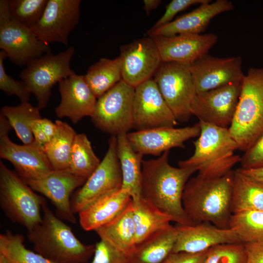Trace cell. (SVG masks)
Instances as JSON below:
<instances>
[{
    "instance_id": "cell-1",
    "label": "cell",
    "mask_w": 263,
    "mask_h": 263,
    "mask_svg": "<svg viewBox=\"0 0 263 263\" xmlns=\"http://www.w3.org/2000/svg\"><path fill=\"white\" fill-rule=\"evenodd\" d=\"M169 154L167 151L158 158L143 160L141 197L171 217L176 224L195 225L184 209L182 196L187 182L198 169L172 166Z\"/></svg>"
},
{
    "instance_id": "cell-2",
    "label": "cell",
    "mask_w": 263,
    "mask_h": 263,
    "mask_svg": "<svg viewBox=\"0 0 263 263\" xmlns=\"http://www.w3.org/2000/svg\"><path fill=\"white\" fill-rule=\"evenodd\" d=\"M233 171L215 177L198 174L188 181L182 203L195 225L207 223L220 228H230Z\"/></svg>"
},
{
    "instance_id": "cell-3",
    "label": "cell",
    "mask_w": 263,
    "mask_h": 263,
    "mask_svg": "<svg viewBox=\"0 0 263 263\" xmlns=\"http://www.w3.org/2000/svg\"><path fill=\"white\" fill-rule=\"evenodd\" d=\"M41 222L28 231L35 252L53 263H86L94 255L95 245L83 244L71 228L57 217L45 199Z\"/></svg>"
},
{
    "instance_id": "cell-4",
    "label": "cell",
    "mask_w": 263,
    "mask_h": 263,
    "mask_svg": "<svg viewBox=\"0 0 263 263\" xmlns=\"http://www.w3.org/2000/svg\"><path fill=\"white\" fill-rule=\"evenodd\" d=\"M201 132L193 142L194 151L188 159L181 161V168H196L198 174L207 177H219L231 171L241 157L234 154L238 145L228 128L199 120Z\"/></svg>"
},
{
    "instance_id": "cell-5",
    "label": "cell",
    "mask_w": 263,
    "mask_h": 263,
    "mask_svg": "<svg viewBox=\"0 0 263 263\" xmlns=\"http://www.w3.org/2000/svg\"><path fill=\"white\" fill-rule=\"evenodd\" d=\"M228 130L238 150L244 152L263 134V68H250L245 75Z\"/></svg>"
},
{
    "instance_id": "cell-6",
    "label": "cell",
    "mask_w": 263,
    "mask_h": 263,
    "mask_svg": "<svg viewBox=\"0 0 263 263\" xmlns=\"http://www.w3.org/2000/svg\"><path fill=\"white\" fill-rule=\"evenodd\" d=\"M44 200L0 161V206L10 221L31 230L42 220Z\"/></svg>"
},
{
    "instance_id": "cell-7",
    "label": "cell",
    "mask_w": 263,
    "mask_h": 263,
    "mask_svg": "<svg viewBox=\"0 0 263 263\" xmlns=\"http://www.w3.org/2000/svg\"><path fill=\"white\" fill-rule=\"evenodd\" d=\"M75 51L70 46L57 55L48 52L28 61L21 71L19 76L35 95L40 110L46 107L52 87L75 74L70 66Z\"/></svg>"
},
{
    "instance_id": "cell-8",
    "label": "cell",
    "mask_w": 263,
    "mask_h": 263,
    "mask_svg": "<svg viewBox=\"0 0 263 263\" xmlns=\"http://www.w3.org/2000/svg\"><path fill=\"white\" fill-rule=\"evenodd\" d=\"M134 91L122 80L98 98L91 116L94 125L112 135L128 133L133 128Z\"/></svg>"
},
{
    "instance_id": "cell-9",
    "label": "cell",
    "mask_w": 263,
    "mask_h": 263,
    "mask_svg": "<svg viewBox=\"0 0 263 263\" xmlns=\"http://www.w3.org/2000/svg\"><path fill=\"white\" fill-rule=\"evenodd\" d=\"M154 80L177 121H188L197 94L189 66L162 62L154 75Z\"/></svg>"
},
{
    "instance_id": "cell-10",
    "label": "cell",
    "mask_w": 263,
    "mask_h": 263,
    "mask_svg": "<svg viewBox=\"0 0 263 263\" xmlns=\"http://www.w3.org/2000/svg\"><path fill=\"white\" fill-rule=\"evenodd\" d=\"M0 48L19 66L51 51L49 44L39 40L30 28L13 18L7 0H0Z\"/></svg>"
},
{
    "instance_id": "cell-11",
    "label": "cell",
    "mask_w": 263,
    "mask_h": 263,
    "mask_svg": "<svg viewBox=\"0 0 263 263\" xmlns=\"http://www.w3.org/2000/svg\"><path fill=\"white\" fill-rule=\"evenodd\" d=\"M122 175L117 155V137L112 135L99 165L71 200L74 213H78L100 197L121 189Z\"/></svg>"
},
{
    "instance_id": "cell-12",
    "label": "cell",
    "mask_w": 263,
    "mask_h": 263,
    "mask_svg": "<svg viewBox=\"0 0 263 263\" xmlns=\"http://www.w3.org/2000/svg\"><path fill=\"white\" fill-rule=\"evenodd\" d=\"M80 0H48L38 22L30 29L41 41L68 45L71 32L80 17Z\"/></svg>"
},
{
    "instance_id": "cell-13",
    "label": "cell",
    "mask_w": 263,
    "mask_h": 263,
    "mask_svg": "<svg viewBox=\"0 0 263 263\" xmlns=\"http://www.w3.org/2000/svg\"><path fill=\"white\" fill-rule=\"evenodd\" d=\"M177 121L152 78L135 88L133 128L136 131L174 127Z\"/></svg>"
},
{
    "instance_id": "cell-14",
    "label": "cell",
    "mask_w": 263,
    "mask_h": 263,
    "mask_svg": "<svg viewBox=\"0 0 263 263\" xmlns=\"http://www.w3.org/2000/svg\"><path fill=\"white\" fill-rule=\"evenodd\" d=\"M242 81L196 94L191 107L192 114L199 120L228 128L235 113Z\"/></svg>"
},
{
    "instance_id": "cell-15",
    "label": "cell",
    "mask_w": 263,
    "mask_h": 263,
    "mask_svg": "<svg viewBox=\"0 0 263 263\" xmlns=\"http://www.w3.org/2000/svg\"><path fill=\"white\" fill-rule=\"evenodd\" d=\"M120 50L122 80L134 88L152 78L162 62L153 39L149 36L122 45Z\"/></svg>"
},
{
    "instance_id": "cell-16",
    "label": "cell",
    "mask_w": 263,
    "mask_h": 263,
    "mask_svg": "<svg viewBox=\"0 0 263 263\" xmlns=\"http://www.w3.org/2000/svg\"><path fill=\"white\" fill-rule=\"evenodd\" d=\"M240 56L217 57L207 54L189 65L197 94L243 81Z\"/></svg>"
},
{
    "instance_id": "cell-17",
    "label": "cell",
    "mask_w": 263,
    "mask_h": 263,
    "mask_svg": "<svg viewBox=\"0 0 263 263\" xmlns=\"http://www.w3.org/2000/svg\"><path fill=\"white\" fill-rule=\"evenodd\" d=\"M200 132L198 122L183 128L162 127L128 132L127 137L135 152L143 155L160 156L172 148H184V143L199 136Z\"/></svg>"
},
{
    "instance_id": "cell-18",
    "label": "cell",
    "mask_w": 263,
    "mask_h": 263,
    "mask_svg": "<svg viewBox=\"0 0 263 263\" xmlns=\"http://www.w3.org/2000/svg\"><path fill=\"white\" fill-rule=\"evenodd\" d=\"M23 180L33 190L51 200L60 218L72 224L76 223L71 207L70 196L75 189L85 183L86 179L67 170H53L41 178Z\"/></svg>"
},
{
    "instance_id": "cell-19",
    "label": "cell",
    "mask_w": 263,
    "mask_h": 263,
    "mask_svg": "<svg viewBox=\"0 0 263 263\" xmlns=\"http://www.w3.org/2000/svg\"><path fill=\"white\" fill-rule=\"evenodd\" d=\"M151 38L157 46L162 62H175L188 66L208 54L218 41L217 36L213 33L182 34Z\"/></svg>"
},
{
    "instance_id": "cell-20",
    "label": "cell",
    "mask_w": 263,
    "mask_h": 263,
    "mask_svg": "<svg viewBox=\"0 0 263 263\" xmlns=\"http://www.w3.org/2000/svg\"><path fill=\"white\" fill-rule=\"evenodd\" d=\"M61 100L55 111L59 118L68 117L76 124L85 116H91L97 98L84 75L75 74L59 83Z\"/></svg>"
},
{
    "instance_id": "cell-21",
    "label": "cell",
    "mask_w": 263,
    "mask_h": 263,
    "mask_svg": "<svg viewBox=\"0 0 263 263\" xmlns=\"http://www.w3.org/2000/svg\"><path fill=\"white\" fill-rule=\"evenodd\" d=\"M0 156L11 162L23 180L38 179L53 170L42 148L35 141L20 145L13 142L8 135L0 136Z\"/></svg>"
},
{
    "instance_id": "cell-22",
    "label": "cell",
    "mask_w": 263,
    "mask_h": 263,
    "mask_svg": "<svg viewBox=\"0 0 263 263\" xmlns=\"http://www.w3.org/2000/svg\"><path fill=\"white\" fill-rule=\"evenodd\" d=\"M177 240L172 252L199 253L217 245L242 243L231 229L220 228L207 223L175 226Z\"/></svg>"
},
{
    "instance_id": "cell-23",
    "label": "cell",
    "mask_w": 263,
    "mask_h": 263,
    "mask_svg": "<svg viewBox=\"0 0 263 263\" xmlns=\"http://www.w3.org/2000/svg\"><path fill=\"white\" fill-rule=\"evenodd\" d=\"M234 8L232 2L227 0H217L202 4L192 11L167 24L153 30L150 29L147 35L154 37L182 34H200L213 18L223 12L231 11Z\"/></svg>"
},
{
    "instance_id": "cell-24",
    "label": "cell",
    "mask_w": 263,
    "mask_h": 263,
    "mask_svg": "<svg viewBox=\"0 0 263 263\" xmlns=\"http://www.w3.org/2000/svg\"><path fill=\"white\" fill-rule=\"evenodd\" d=\"M132 201L130 194L121 189L100 197L78 213L81 227L87 231L96 230L119 215Z\"/></svg>"
},
{
    "instance_id": "cell-25",
    "label": "cell",
    "mask_w": 263,
    "mask_h": 263,
    "mask_svg": "<svg viewBox=\"0 0 263 263\" xmlns=\"http://www.w3.org/2000/svg\"><path fill=\"white\" fill-rule=\"evenodd\" d=\"M95 231L100 240L109 242L129 258L137 246L132 201L119 215Z\"/></svg>"
},
{
    "instance_id": "cell-26",
    "label": "cell",
    "mask_w": 263,
    "mask_h": 263,
    "mask_svg": "<svg viewBox=\"0 0 263 263\" xmlns=\"http://www.w3.org/2000/svg\"><path fill=\"white\" fill-rule=\"evenodd\" d=\"M117 155L120 165L122 185L121 189L127 192L133 202L141 198V181L143 155L135 152L130 144L127 133L116 136Z\"/></svg>"
},
{
    "instance_id": "cell-27",
    "label": "cell",
    "mask_w": 263,
    "mask_h": 263,
    "mask_svg": "<svg viewBox=\"0 0 263 263\" xmlns=\"http://www.w3.org/2000/svg\"><path fill=\"white\" fill-rule=\"evenodd\" d=\"M177 238L175 226L159 230L137 245L130 263H163L172 252Z\"/></svg>"
},
{
    "instance_id": "cell-28",
    "label": "cell",
    "mask_w": 263,
    "mask_h": 263,
    "mask_svg": "<svg viewBox=\"0 0 263 263\" xmlns=\"http://www.w3.org/2000/svg\"><path fill=\"white\" fill-rule=\"evenodd\" d=\"M263 211V186L242 172L233 171L231 211Z\"/></svg>"
},
{
    "instance_id": "cell-29",
    "label": "cell",
    "mask_w": 263,
    "mask_h": 263,
    "mask_svg": "<svg viewBox=\"0 0 263 263\" xmlns=\"http://www.w3.org/2000/svg\"><path fill=\"white\" fill-rule=\"evenodd\" d=\"M132 203L137 245L169 226L173 221L171 217L161 212L141 197L138 201Z\"/></svg>"
},
{
    "instance_id": "cell-30",
    "label": "cell",
    "mask_w": 263,
    "mask_h": 263,
    "mask_svg": "<svg viewBox=\"0 0 263 263\" xmlns=\"http://www.w3.org/2000/svg\"><path fill=\"white\" fill-rule=\"evenodd\" d=\"M85 75L93 92L99 98L122 80L120 57L114 59L103 57L91 65Z\"/></svg>"
},
{
    "instance_id": "cell-31",
    "label": "cell",
    "mask_w": 263,
    "mask_h": 263,
    "mask_svg": "<svg viewBox=\"0 0 263 263\" xmlns=\"http://www.w3.org/2000/svg\"><path fill=\"white\" fill-rule=\"evenodd\" d=\"M55 123L56 133L42 149L53 170L68 171L71 151L76 133L66 122L57 120Z\"/></svg>"
},
{
    "instance_id": "cell-32",
    "label": "cell",
    "mask_w": 263,
    "mask_h": 263,
    "mask_svg": "<svg viewBox=\"0 0 263 263\" xmlns=\"http://www.w3.org/2000/svg\"><path fill=\"white\" fill-rule=\"evenodd\" d=\"M39 110L27 102L16 106H5L1 108L0 114L8 120L23 144L28 145L35 141L31 127L34 121L42 118Z\"/></svg>"
},
{
    "instance_id": "cell-33",
    "label": "cell",
    "mask_w": 263,
    "mask_h": 263,
    "mask_svg": "<svg viewBox=\"0 0 263 263\" xmlns=\"http://www.w3.org/2000/svg\"><path fill=\"white\" fill-rule=\"evenodd\" d=\"M100 162L86 135L76 134L71 151L68 171L87 180Z\"/></svg>"
},
{
    "instance_id": "cell-34",
    "label": "cell",
    "mask_w": 263,
    "mask_h": 263,
    "mask_svg": "<svg viewBox=\"0 0 263 263\" xmlns=\"http://www.w3.org/2000/svg\"><path fill=\"white\" fill-rule=\"evenodd\" d=\"M229 227L243 244H263V211L232 214Z\"/></svg>"
},
{
    "instance_id": "cell-35",
    "label": "cell",
    "mask_w": 263,
    "mask_h": 263,
    "mask_svg": "<svg viewBox=\"0 0 263 263\" xmlns=\"http://www.w3.org/2000/svg\"><path fill=\"white\" fill-rule=\"evenodd\" d=\"M23 236L9 230L0 234V254L11 263H53L37 252L26 248Z\"/></svg>"
},
{
    "instance_id": "cell-36",
    "label": "cell",
    "mask_w": 263,
    "mask_h": 263,
    "mask_svg": "<svg viewBox=\"0 0 263 263\" xmlns=\"http://www.w3.org/2000/svg\"><path fill=\"white\" fill-rule=\"evenodd\" d=\"M47 2L48 0H10L8 6L14 19L31 28L41 17Z\"/></svg>"
},
{
    "instance_id": "cell-37",
    "label": "cell",
    "mask_w": 263,
    "mask_h": 263,
    "mask_svg": "<svg viewBox=\"0 0 263 263\" xmlns=\"http://www.w3.org/2000/svg\"><path fill=\"white\" fill-rule=\"evenodd\" d=\"M203 263H246V254L243 243L222 244L208 250Z\"/></svg>"
},
{
    "instance_id": "cell-38",
    "label": "cell",
    "mask_w": 263,
    "mask_h": 263,
    "mask_svg": "<svg viewBox=\"0 0 263 263\" xmlns=\"http://www.w3.org/2000/svg\"><path fill=\"white\" fill-rule=\"evenodd\" d=\"M7 57L3 51L0 52V89L6 94L15 95L19 97L21 103L29 102L31 93L25 83L18 81L8 75L4 67V60Z\"/></svg>"
},
{
    "instance_id": "cell-39",
    "label": "cell",
    "mask_w": 263,
    "mask_h": 263,
    "mask_svg": "<svg viewBox=\"0 0 263 263\" xmlns=\"http://www.w3.org/2000/svg\"><path fill=\"white\" fill-rule=\"evenodd\" d=\"M90 263H130L122 252L109 242L100 240L95 244L93 259Z\"/></svg>"
},
{
    "instance_id": "cell-40",
    "label": "cell",
    "mask_w": 263,
    "mask_h": 263,
    "mask_svg": "<svg viewBox=\"0 0 263 263\" xmlns=\"http://www.w3.org/2000/svg\"><path fill=\"white\" fill-rule=\"evenodd\" d=\"M210 1L209 0H172L166 6L163 16L150 29L153 30L169 23L178 13L192 5H200Z\"/></svg>"
},
{
    "instance_id": "cell-41",
    "label": "cell",
    "mask_w": 263,
    "mask_h": 263,
    "mask_svg": "<svg viewBox=\"0 0 263 263\" xmlns=\"http://www.w3.org/2000/svg\"><path fill=\"white\" fill-rule=\"evenodd\" d=\"M31 129L35 141L43 148L54 136L57 126L51 120L41 118L33 122Z\"/></svg>"
},
{
    "instance_id": "cell-42",
    "label": "cell",
    "mask_w": 263,
    "mask_h": 263,
    "mask_svg": "<svg viewBox=\"0 0 263 263\" xmlns=\"http://www.w3.org/2000/svg\"><path fill=\"white\" fill-rule=\"evenodd\" d=\"M241 169H247L263 167V134L241 157Z\"/></svg>"
},
{
    "instance_id": "cell-43",
    "label": "cell",
    "mask_w": 263,
    "mask_h": 263,
    "mask_svg": "<svg viewBox=\"0 0 263 263\" xmlns=\"http://www.w3.org/2000/svg\"><path fill=\"white\" fill-rule=\"evenodd\" d=\"M209 249L195 253L186 252H172L163 263H203L207 257Z\"/></svg>"
},
{
    "instance_id": "cell-44",
    "label": "cell",
    "mask_w": 263,
    "mask_h": 263,
    "mask_svg": "<svg viewBox=\"0 0 263 263\" xmlns=\"http://www.w3.org/2000/svg\"><path fill=\"white\" fill-rule=\"evenodd\" d=\"M246 263H263V244H244Z\"/></svg>"
},
{
    "instance_id": "cell-45",
    "label": "cell",
    "mask_w": 263,
    "mask_h": 263,
    "mask_svg": "<svg viewBox=\"0 0 263 263\" xmlns=\"http://www.w3.org/2000/svg\"><path fill=\"white\" fill-rule=\"evenodd\" d=\"M240 171L263 186V167L244 169H238Z\"/></svg>"
},
{
    "instance_id": "cell-46",
    "label": "cell",
    "mask_w": 263,
    "mask_h": 263,
    "mask_svg": "<svg viewBox=\"0 0 263 263\" xmlns=\"http://www.w3.org/2000/svg\"><path fill=\"white\" fill-rule=\"evenodd\" d=\"M8 120L2 114H0V136L8 134L12 128Z\"/></svg>"
},
{
    "instance_id": "cell-47",
    "label": "cell",
    "mask_w": 263,
    "mask_h": 263,
    "mask_svg": "<svg viewBox=\"0 0 263 263\" xmlns=\"http://www.w3.org/2000/svg\"><path fill=\"white\" fill-rule=\"evenodd\" d=\"M161 0H144V9L146 14L148 15L150 13L156 9L161 3Z\"/></svg>"
},
{
    "instance_id": "cell-48",
    "label": "cell",
    "mask_w": 263,
    "mask_h": 263,
    "mask_svg": "<svg viewBox=\"0 0 263 263\" xmlns=\"http://www.w3.org/2000/svg\"><path fill=\"white\" fill-rule=\"evenodd\" d=\"M0 263H11L3 255L0 254Z\"/></svg>"
}]
</instances>
